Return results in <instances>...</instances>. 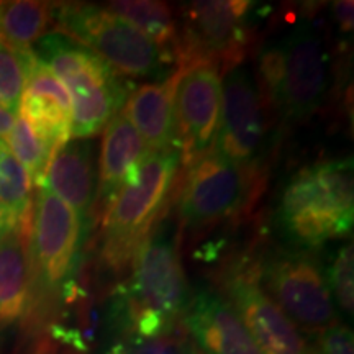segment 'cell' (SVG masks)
Returning a JSON list of instances; mask_svg holds the SVG:
<instances>
[{
	"label": "cell",
	"mask_w": 354,
	"mask_h": 354,
	"mask_svg": "<svg viewBox=\"0 0 354 354\" xmlns=\"http://www.w3.org/2000/svg\"><path fill=\"white\" fill-rule=\"evenodd\" d=\"M179 215L187 228H203L236 214L254 190L256 171L228 161L212 149L185 166Z\"/></svg>",
	"instance_id": "cell-10"
},
{
	"label": "cell",
	"mask_w": 354,
	"mask_h": 354,
	"mask_svg": "<svg viewBox=\"0 0 354 354\" xmlns=\"http://www.w3.org/2000/svg\"><path fill=\"white\" fill-rule=\"evenodd\" d=\"M107 354H123V351H122V346H120V343H115L112 348L109 349V353Z\"/></svg>",
	"instance_id": "cell-31"
},
{
	"label": "cell",
	"mask_w": 354,
	"mask_h": 354,
	"mask_svg": "<svg viewBox=\"0 0 354 354\" xmlns=\"http://www.w3.org/2000/svg\"><path fill=\"white\" fill-rule=\"evenodd\" d=\"M266 107L253 69L243 63L230 68L221 81V113L214 151L256 171L268 135Z\"/></svg>",
	"instance_id": "cell-9"
},
{
	"label": "cell",
	"mask_w": 354,
	"mask_h": 354,
	"mask_svg": "<svg viewBox=\"0 0 354 354\" xmlns=\"http://www.w3.org/2000/svg\"><path fill=\"white\" fill-rule=\"evenodd\" d=\"M32 179L25 167L17 161L8 146L0 141V205L21 227L32 221Z\"/></svg>",
	"instance_id": "cell-22"
},
{
	"label": "cell",
	"mask_w": 354,
	"mask_h": 354,
	"mask_svg": "<svg viewBox=\"0 0 354 354\" xmlns=\"http://www.w3.org/2000/svg\"><path fill=\"white\" fill-rule=\"evenodd\" d=\"M105 10L130 21L151 38L161 50L177 57V25L169 6L154 0H115L105 3Z\"/></svg>",
	"instance_id": "cell-21"
},
{
	"label": "cell",
	"mask_w": 354,
	"mask_h": 354,
	"mask_svg": "<svg viewBox=\"0 0 354 354\" xmlns=\"http://www.w3.org/2000/svg\"><path fill=\"white\" fill-rule=\"evenodd\" d=\"M325 277L336 305L343 313L351 317L354 312V258L351 243L338 248Z\"/></svg>",
	"instance_id": "cell-25"
},
{
	"label": "cell",
	"mask_w": 354,
	"mask_h": 354,
	"mask_svg": "<svg viewBox=\"0 0 354 354\" xmlns=\"http://www.w3.org/2000/svg\"><path fill=\"white\" fill-rule=\"evenodd\" d=\"M41 187L59 197L84 223L97 192L91 143L87 140H73L55 151L44 172Z\"/></svg>",
	"instance_id": "cell-17"
},
{
	"label": "cell",
	"mask_w": 354,
	"mask_h": 354,
	"mask_svg": "<svg viewBox=\"0 0 354 354\" xmlns=\"http://www.w3.org/2000/svg\"><path fill=\"white\" fill-rule=\"evenodd\" d=\"M82 221L71 207L39 187L30 221L28 250L37 281L48 290L69 287L82 238Z\"/></svg>",
	"instance_id": "cell-11"
},
{
	"label": "cell",
	"mask_w": 354,
	"mask_h": 354,
	"mask_svg": "<svg viewBox=\"0 0 354 354\" xmlns=\"http://www.w3.org/2000/svg\"><path fill=\"white\" fill-rule=\"evenodd\" d=\"M179 161L177 149L151 151L110 202L104 218V259L109 266L120 271L133 259L165 207Z\"/></svg>",
	"instance_id": "cell-6"
},
{
	"label": "cell",
	"mask_w": 354,
	"mask_h": 354,
	"mask_svg": "<svg viewBox=\"0 0 354 354\" xmlns=\"http://www.w3.org/2000/svg\"><path fill=\"white\" fill-rule=\"evenodd\" d=\"M35 354H56V353L51 351L50 348H41V349H39V351H37Z\"/></svg>",
	"instance_id": "cell-32"
},
{
	"label": "cell",
	"mask_w": 354,
	"mask_h": 354,
	"mask_svg": "<svg viewBox=\"0 0 354 354\" xmlns=\"http://www.w3.org/2000/svg\"><path fill=\"white\" fill-rule=\"evenodd\" d=\"M30 227H19L0 240V331L19 325L32 308Z\"/></svg>",
	"instance_id": "cell-19"
},
{
	"label": "cell",
	"mask_w": 354,
	"mask_h": 354,
	"mask_svg": "<svg viewBox=\"0 0 354 354\" xmlns=\"http://www.w3.org/2000/svg\"><path fill=\"white\" fill-rule=\"evenodd\" d=\"M20 117L53 149L71 141V99L63 82L33 51L26 55V82L20 100Z\"/></svg>",
	"instance_id": "cell-15"
},
{
	"label": "cell",
	"mask_w": 354,
	"mask_h": 354,
	"mask_svg": "<svg viewBox=\"0 0 354 354\" xmlns=\"http://www.w3.org/2000/svg\"><path fill=\"white\" fill-rule=\"evenodd\" d=\"M28 51H15L0 41V107L12 113L19 112L24 95Z\"/></svg>",
	"instance_id": "cell-24"
},
{
	"label": "cell",
	"mask_w": 354,
	"mask_h": 354,
	"mask_svg": "<svg viewBox=\"0 0 354 354\" xmlns=\"http://www.w3.org/2000/svg\"><path fill=\"white\" fill-rule=\"evenodd\" d=\"M56 6L32 0L0 2V41L15 51H28L55 21Z\"/></svg>",
	"instance_id": "cell-20"
},
{
	"label": "cell",
	"mask_w": 354,
	"mask_h": 354,
	"mask_svg": "<svg viewBox=\"0 0 354 354\" xmlns=\"http://www.w3.org/2000/svg\"><path fill=\"white\" fill-rule=\"evenodd\" d=\"M149 153L151 149L125 115H115L104 128L95 198L99 197L105 202L104 205H110L118 190L135 176Z\"/></svg>",
	"instance_id": "cell-18"
},
{
	"label": "cell",
	"mask_w": 354,
	"mask_h": 354,
	"mask_svg": "<svg viewBox=\"0 0 354 354\" xmlns=\"http://www.w3.org/2000/svg\"><path fill=\"white\" fill-rule=\"evenodd\" d=\"M179 74L180 69H177L162 81L146 82L133 88L120 110L151 151L177 149L174 95Z\"/></svg>",
	"instance_id": "cell-16"
},
{
	"label": "cell",
	"mask_w": 354,
	"mask_h": 354,
	"mask_svg": "<svg viewBox=\"0 0 354 354\" xmlns=\"http://www.w3.org/2000/svg\"><path fill=\"white\" fill-rule=\"evenodd\" d=\"M32 51L68 91L74 140L92 138L120 112L130 88L81 43L61 32H51L39 38Z\"/></svg>",
	"instance_id": "cell-3"
},
{
	"label": "cell",
	"mask_w": 354,
	"mask_h": 354,
	"mask_svg": "<svg viewBox=\"0 0 354 354\" xmlns=\"http://www.w3.org/2000/svg\"><path fill=\"white\" fill-rule=\"evenodd\" d=\"M6 140L10 153L25 167L32 183L41 187L44 172H46V167L53 156V149L39 138L33 131V128L21 117L17 118L15 125Z\"/></svg>",
	"instance_id": "cell-23"
},
{
	"label": "cell",
	"mask_w": 354,
	"mask_h": 354,
	"mask_svg": "<svg viewBox=\"0 0 354 354\" xmlns=\"http://www.w3.org/2000/svg\"><path fill=\"white\" fill-rule=\"evenodd\" d=\"M258 77L266 104L286 123L312 118L322 107L330 79V51L322 26L308 15L261 50Z\"/></svg>",
	"instance_id": "cell-1"
},
{
	"label": "cell",
	"mask_w": 354,
	"mask_h": 354,
	"mask_svg": "<svg viewBox=\"0 0 354 354\" xmlns=\"http://www.w3.org/2000/svg\"><path fill=\"white\" fill-rule=\"evenodd\" d=\"M180 325L203 354H264L218 292L202 289L190 297Z\"/></svg>",
	"instance_id": "cell-14"
},
{
	"label": "cell",
	"mask_w": 354,
	"mask_h": 354,
	"mask_svg": "<svg viewBox=\"0 0 354 354\" xmlns=\"http://www.w3.org/2000/svg\"><path fill=\"white\" fill-rule=\"evenodd\" d=\"M227 299L264 354H315L302 333L269 299L256 269H236L225 277Z\"/></svg>",
	"instance_id": "cell-13"
},
{
	"label": "cell",
	"mask_w": 354,
	"mask_h": 354,
	"mask_svg": "<svg viewBox=\"0 0 354 354\" xmlns=\"http://www.w3.org/2000/svg\"><path fill=\"white\" fill-rule=\"evenodd\" d=\"M353 161L335 159L302 167L282 192L279 218L292 241L304 246L344 238L353 230Z\"/></svg>",
	"instance_id": "cell-4"
},
{
	"label": "cell",
	"mask_w": 354,
	"mask_h": 354,
	"mask_svg": "<svg viewBox=\"0 0 354 354\" xmlns=\"http://www.w3.org/2000/svg\"><path fill=\"white\" fill-rule=\"evenodd\" d=\"M315 354H354L353 331L343 323H336L315 335Z\"/></svg>",
	"instance_id": "cell-27"
},
{
	"label": "cell",
	"mask_w": 354,
	"mask_h": 354,
	"mask_svg": "<svg viewBox=\"0 0 354 354\" xmlns=\"http://www.w3.org/2000/svg\"><path fill=\"white\" fill-rule=\"evenodd\" d=\"M258 281L299 331L315 336L339 323L325 272L312 256H274L258 271Z\"/></svg>",
	"instance_id": "cell-8"
},
{
	"label": "cell",
	"mask_w": 354,
	"mask_h": 354,
	"mask_svg": "<svg viewBox=\"0 0 354 354\" xmlns=\"http://www.w3.org/2000/svg\"><path fill=\"white\" fill-rule=\"evenodd\" d=\"M120 343L123 354H203L196 343L179 325L169 333L153 336V338H136L125 336Z\"/></svg>",
	"instance_id": "cell-26"
},
{
	"label": "cell",
	"mask_w": 354,
	"mask_h": 354,
	"mask_svg": "<svg viewBox=\"0 0 354 354\" xmlns=\"http://www.w3.org/2000/svg\"><path fill=\"white\" fill-rule=\"evenodd\" d=\"M179 69L174 95L176 146L180 162L189 166L214 149L221 113V74L215 63Z\"/></svg>",
	"instance_id": "cell-12"
},
{
	"label": "cell",
	"mask_w": 354,
	"mask_h": 354,
	"mask_svg": "<svg viewBox=\"0 0 354 354\" xmlns=\"http://www.w3.org/2000/svg\"><path fill=\"white\" fill-rule=\"evenodd\" d=\"M259 8L246 0H201L183 8V35L177 41L179 68L198 63L240 64L253 35Z\"/></svg>",
	"instance_id": "cell-7"
},
{
	"label": "cell",
	"mask_w": 354,
	"mask_h": 354,
	"mask_svg": "<svg viewBox=\"0 0 354 354\" xmlns=\"http://www.w3.org/2000/svg\"><path fill=\"white\" fill-rule=\"evenodd\" d=\"M19 227H21V225L17 223L15 218H13V216L8 214L7 210L0 205V240H2L7 233H10L12 230H15Z\"/></svg>",
	"instance_id": "cell-30"
},
{
	"label": "cell",
	"mask_w": 354,
	"mask_h": 354,
	"mask_svg": "<svg viewBox=\"0 0 354 354\" xmlns=\"http://www.w3.org/2000/svg\"><path fill=\"white\" fill-rule=\"evenodd\" d=\"M15 113L8 112V110L0 107V141H3L12 131L13 125H15Z\"/></svg>",
	"instance_id": "cell-29"
},
{
	"label": "cell",
	"mask_w": 354,
	"mask_h": 354,
	"mask_svg": "<svg viewBox=\"0 0 354 354\" xmlns=\"http://www.w3.org/2000/svg\"><path fill=\"white\" fill-rule=\"evenodd\" d=\"M331 12H333L335 24L339 26L342 33L349 35L353 32V12L354 3L351 0H339V2L331 3Z\"/></svg>",
	"instance_id": "cell-28"
},
{
	"label": "cell",
	"mask_w": 354,
	"mask_h": 354,
	"mask_svg": "<svg viewBox=\"0 0 354 354\" xmlns=\"http://www.w3.org/2000/svg\"><path fill=\"white\" fill-rule=\"evenodd\" d=\"M61 33L81 43L117 74L162 81L174 59L130 21L91 3L56 6Z\"/></svg>",
	"instance_id": "cell-5"
},
{
	"label": "cell",
	"mask_w": 354,
	"mask_h": 354,
	"mask_svg": "<svg viewBox=\"0 0 354 354\" xmlns=\"http://www.w3.org/2000/svg\"><path fill=\"white\" fill-rule=\"evenodd\" d=\"M130 284L118 300L125 336L153 338L180 325L190 292L174 238L159 230L146 234L131 259Z\"/></svg>",
	"instance_id": "cell-2"
}]
</instances>
